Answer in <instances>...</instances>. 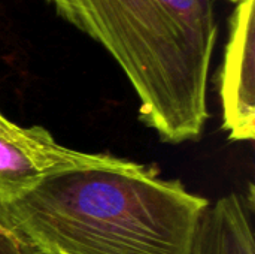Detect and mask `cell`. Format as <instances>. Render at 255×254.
<instances>
[{
  "mask_svg": "<svg viewBox=\"0 0 255 254\" xmlns=\"http://www.w3.org/2000/svg\"><path fill=\"white\" fill-rule=\"evenodd\" d=\"M208 205L182 183L126 160L45 178L0 205V226L31 254H190Z\"/></svg>",
  "mask_w": 255,
  "mask_h": 254,
  "instance_id": "1",
  "label": "cell"
},
{
  "mask_svg": "<svg viewBox=\"0 0 255 254\" xmlns=\"http://www.w3.org/2000/svg\"><path fill=\"white\" fill-rule=\"evenodd\" d=\"M100 43L140 100V120L169 144L200 138L218 25L214 0H48Z\"/></svg>",
  "mask_w": 255,
  "mask_h": 254,
  "instance_id": "2",
  "label": "cell"
},
{
  "mask_svg": "<svg viewBox=\"0 0 255 254\" xmlns=\"http://www.w3.org/2000/svg\"><path fill=\"white\" fill-rule=\"evenodd\" d=\"M254 186L229 193L202 213L190 254H255Z\"/></svg>",
  "mask_w": 255,
  "mask_h": 254,
  "instance_id": "5",
  "label": "cell"
},
{
  "mask_svg": "<svg viewBox=\"0 0 255 254\" xmlns=\"http://www.w3.org/2000/svg\"><path fill=\"white\" fill-rule=\"evenodd\" d=\"M0 254H31L6 229L0 226Z\"/></svg>",
  "mask_w": 255,
  "mask_h": 254,
  "instance_id": "6",
  "label": "cell"
},
{
  "mask_svg": "<svg viewBox=\"0 0 255 254\" xmlns=\"http://www.w3.org/2000/svg\"><path fill=\"white\" fill-rule=\"evenodd\" d=\"M230 1H233V3H239L241 0H230Z\"/></svg>",
  "mask_w": 255,
  "mask_h": 254,
  "instance_id": "7",
  "label": "cell"
},
{
  "mask_svg": "<svg viewBox=\"0 0 255 254\" xmlns=\"http://www.w3.org/2000/svg\"><path fill=\"white\" fill-rule=\"evenodd\" d=\"M236 4L230 18V33L220 78L223 129L230 141H254V0H241Z\"/></svg>",
  "mask_w": 255,
  "mask_h": 254,
  "instance_id": "4",
  "label": "cell"
},
{
  "mask_svg": "<svg viewBox=\"0 0 255 254\" xmlns=\"http://www.w3.org/2000/svg\"><path fill=\"white\" fill-rule=\"evenodd\" d=\"M126 160L72 150L58 144L42 126L22 127L0 114V205L30 192L51 175L118 166Z\"/></svg>",
  "mask_w": 255,
  "mask_h": 254,
  "instance_id": "3",
  "label": "cell"
}]
</instances>
